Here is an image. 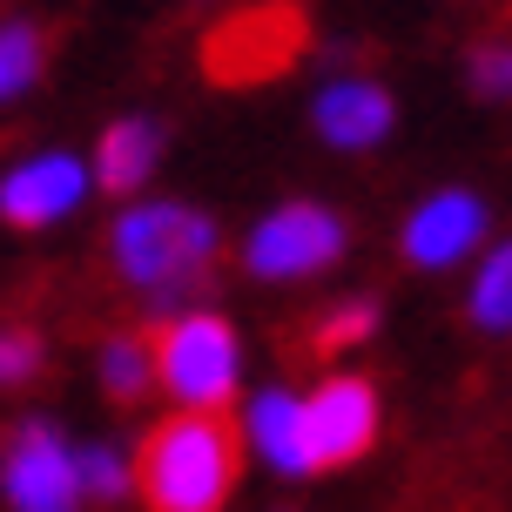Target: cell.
I'll return each mask as SVG.
<instances>
[{"instance_id": "6da1fadb", "label": "cell", "mask_w": 512, "mask_h": 512, "mask_svg": "<svg viewBox=\"0 0 512 512\" xmlns=\"http://www.w3.org/2000/svg\"><path fill=\"white\" fill-rule=\"evenodd\" d=\"M236 472H243V438L223 411H182L169 425H155L135 465V486L149 512H216L230 499Z\"/></svg>"}, {"instance_id": "7a4b0ae2", "label": "cell", "mask_w": 512, "mask_h": 512, "mask_svg": "<svg viewBox=\"0 0 512 512\" xmlns=\"http://www.w3.org/2000/svg\"><path fill=\"white\" fill-rule=\"evenodd\" d=\"M209 256H216V230H209V216H196V209H135V216H122V230H115L122 277L155 290L162 304L182 297V290H196Z\"/></svg>"}, {"instance_id": "3957f363", "label": "cell", "mask_w": 512, "mask_h": 512, "mask_svg": "<svg viewBox=\"0 0 512 512\" xmlns=\"http://www.w3.org/2000/svg\"><path fill=\"white\" fill-rule=\"evenodd\" d=\"M304 48H310V21L290 0H263V7L216 21V34L203 41V75L216 88H256V81L290 75Z\"/></svg>"}, {"instance_id": "277c9868", "label": "cell", "mask_w": 512, "mask_h": 512, "mask_svg": "<svg viewBox=\"0 0 512 512\" xmlns=\"http://www.w3.org/2000/svg\"><path fill=\"white\" fill-rule=\"evenodd\" d=\"M162 358V384L182 405H209L223 411V398L236 391V337L223 317H182L169 324V337H155Z\"/></svg>"}, {"instance_id": "5b68a950", "label": "cell", "mask_w": 512, "mask_h": 512, "mask_svg": "<svg viewBox=\"0 0 512 512\" xmlns=\"http://www.w3.org/2000/svg\"><path fill=\"white\" fill-rule=\"evenodd\" d=\"M81 486V459L61 452V438L48 425H21V438L7 445V499L14 512H75Z\"/></svg>"}, {"instance_id": "8992f818", "label": "cell", "mask_w": 512, "mask_h": 512, "mask_svg": "<svg viewBox=\"0 0 512 512\" xmlns=\"http://www.w3.org/2000/svg\"><path fill=\"white\" fill-rule=\"evenodd\" d=\"M344 250V223L331 209H283L263 230L250 236V270L256 277H304V270H324Z\"/></svg>"}, {"instance_id": "52a82bcc", "label": "cell", "mask_w": 512, "mask_h": 512, "mask_svg": "<svg viewBox=\"0 0 512 512\" xmlns=\"http://www.w3.org/2000/svg\"><path fill=\"white\" fill-rule=\"evenodd\" d=\"M304 425H310V459L317 465H351L378 432V398H371L364 378H331L304 405Z\"/></svg>"}, {"instance_id": "ba28073f", "label": "cell", "mask_w": 512, "mask_h": 512, "mask_svg": "<svg viewBox=\"0 0 512 512\" xmlns=\"http://www.w3.org/2000/svg\"><path fill=\"white\" fill-rule=\"evenodd\" d=\"M81 203V169L68 155H41V162H21L14 176L0 182V216L21 223V230H41L54 216H68Z\"/></svg>"}, {"instance_id": "9c48e42d", "label": "cell", "mask_w": 512, "mask_h": 512, "mask_svg": "<svg viewBox=\"0 0 512 512\" xmlns=\"http://www.w3.org/2000/svg\"><path fill=\"white\" fill-rule=\"evenodd\" d=\"M479 203L472 196H432V203L411 216L405 230V256L411 263H425V270H438V263H452V256L472 250V236H479Z\"/></svg>"}, {"instance_id": "30bf717a", "label": "cell", "mask_w": 512, "mask_h": 512, "mask_svg": "<svg viewBox=\"0 0 512 512\" xmlns=\"http://www.w3.org/2000/svg\"><path fill=\"white\" fill-rule=\"evenodd\" d=\"M317 128H324V142H337V149H371L384 128H391V102H384V88H371V81H337V88H324V102H317Z\"/></svg>"}, {"instance_id": "8fae6325", "label": "cell", "mask_w": 512, "mask_h": 512, "mask_svg": "<svg viewBox=\"0 0 512 512\" xmlns=\"http://www.w3.org/2000/svg\"><path fill=\"white\" fill-rule=\"evenodd\" d=\"M250 432H256V445L270 452V459L283 465V472H310V425H304V405L290 398V391H263L250 405Z\"/></svg>"}, {"instance_id": "7c38bea8", "label": "cell", "mask_w": 512, "mask_h": 512, "mask_svg": "<svg viewBox=\"0 0 512 512\" xmlns=\"http://www.w3.org/2000/svg\"><path fill=\"white\" fill-rule=\"evenodd\" d=\"M149 162H155V128L149 122H115L102 135V189H115V196H128L135 182L149 176Z\"/></svg>"}, {"instance_id": "4fadbf2b", "label": "cell", "mask_w": 512, "mask_h": 512, "mask_svg": "<svg viewBox=\"0 0 512 512\" xmlns=\"http://www.w3.org/2000/svg\"><path fill=\"white\" fill-rule=\"evenodd\" d=\"M102 378L115 398H142L149 391V378H162V358H155L149 337H115L102 351Z\"/></svg>"}, {"instance_id": "5bb4252c", "label": "cell", "mask_w": 512, "mask_h": 512, "mask_svg": "<svg viewBox=\"0 0 512 512\" xmlns=\"http://www.w3.org/2000/svg\"><path fill=\"white\" fill-rule=\"evenodd\" d=\"M472 317L486 331H512V243L479 270V290H472Z\"/></svg>"}, {"instance_id": "9a60e30c", "label": "cell", "mask_w": 512, "mask_h": 512, "mask_svg": "<svg viewBox=\"0 0 512 512\" xmlns=\"http://www.w3.org/2000/svg\"><path fill=\"white\" fill-rule=\"evenodd\" d=\"M41 68V34L34 27H0V102L21 95L27 81Z\"/></svg>"}, {"instance_id": "2e32d148", "label": "cell", "mask_w": 512, "mask_h": 512, "mask_svg": "<svg viewBox=\"0 0 512 512\" xmlns=\"http://www.w3.org/2000/svg\"><path fill=\"white\" fill-rule=\"evenodd\" d=\"M371 324H378V304H337L331 317L310 331V351H317V358H331V351H344V344H364Z\"/></svg>"}, {"instance_id": "e0dca14e", "label": "cell", "mask_w": 512, "mask_h": 512, "mask_svg": "<svg viewBox=\"0 0 512 512\" xmlns=\"http://www.w3.org/2000/svg\"><path fill=\"white\" fill-rule=\"evenodd\" d=\"M472 88L492 95V102H506V95H512V41H492V48L472 54Z\"/></svg>"}, {"instance_id": "ac0fdd59", "label": "cell", "mask_w": 512, "mask_h": 512, "mask_svg": "<svg viewBox=\"0 0 512 512\" xmlns=\"http://www.w3.org/2000/svg\"><path fill=\"white\" fill-rule=\"evenodd\" d=\"M34 364H41V344H34L27 331H7V337H0V384L34 378Z\"/></svg>"}, {"instance_id": "d6986e66", "label": "cell", "mask_w": 512, "mask_h": 512, "mask_svg": "<svg viewBox=\"0 0 512 512\" xmlns=\"http://www.w3.org/2000/svg\"><path fill=\"white\" fill-rule=\"evenodd\" d=\"M81 486L95 492V499H115L122 492V459L115 452H81Z\"/></svg>"}]
</instances>
